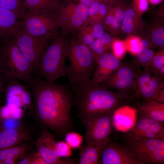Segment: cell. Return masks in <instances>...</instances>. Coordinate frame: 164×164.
<instances>
[{
	"label": "cell",
	"instance_id": "816d5d0a",
	"mask_svg": "<svg viewBox=\"0 0 164 164\" xmlns=\"http://www.w3.org/2000/svg\"><path fill=\"white\" fill-rule=\"evenodd\" d=\"M160 74L164 76V66L162 67L159 70V71Z\"/></svg>",
	"mask_w": 164,
	"mask_h": 164
},
{
	"label": "cell",
	"instance_id": "7bdbcfd3",
	"mask_svg": "<svg viewBox=\"0 0 164 164\" xmlns=\"http://www.w3.org/2000/svg\"><path fill=\"white\" fill-rule=\"evenodd\" d=\"M32 155L23 156L18 162L19 164H32Z\"/></svg>",
	"mask_w": 164,
	"mask_h": 164
},
{
	"label": "cell",
	"instance_id": "7402d4cb",
	"mask_svg": "<svg viewBox=\"0 0 164 164\" xmlns=\"http://www.w3.org/2000/svg\"><path fill=\"white\" fill-rule=\"evenodd\" d=\"M111 38L107 34H104L88 46L95 60L104 54L112 41Z\"/></svg>",
	"mask_w": 164,
	"mask_h": 164
},
{
	"label": "cell",
	"instance_id": "d4e9b609",
	"mask_svg": "<svg viewBox=\"0 0 164 164\" xmlns=\"http://www.w3.org/2000/svg\"><path fill=\"white\" fill-rule=\"evenodd\" d=\"M22 2V0H0V8L12 11L21 17Z\"/></svg>",
	"mask_w": 164,
	"mask_h": 164
},
{
	"label": "cell",
	"instance_id": "2e32d148",
	"mask_svg": "<svg viewBox=\"0 0 164 164\" xmlns=\"http://www.w3.org/2000/svg\"><path fill=\"white\" fill-rule=\"evenodd\" d=\"M63 2V0H23L22 13L43 12L56 13Z\"/></svg>",
	"mask_w": 164,
	"mask_h": 164
},
{
	"label": "cell",
	"instance_id": "ac0fdd59",
	"mask_svg": "<svg viewBox=\"0 0 164 164\" xmlns=\"http://www.w3.org/2000/svg\"><path fill=\"white\" fill-rule=\"evenodd\" d=\"M14 12L0 8V37H12L19 29L18 18Z\"/></svg>",
	"mask_w": 164,
	"mask_h": 164
},
{
	"label": "cell",
	"instance_id": "836d02e7",
	"mask_svg": "<svg viewBox=\"0 0 164 164\" xmlns=\"http://www.w3.org/2000/svg\"><path fill=\"white\" fill-rule=\"evenodd\" d=\"M149 84V86L157 92L163 87V84L161 82L160 80L156 77L152 76L150 79Z\"/></svg>",
	"mask_w": 164,
	"mask_h": 164
},
{
	"label": "cell",
	"instance_id": "f1b7e54d",
	"mask_svg": "<svg viewBox=\"0 0 164 164\" xmlns=\"http://www.w3.org/2000/svg\"><path fill=\"white\" fill-rule=\"evenodd\" d=\"M153 56V51L148 48L139 50L137 53L139 60L143 64L149 63L152 60Z\"/></svg>",
	"mask_w": 164,
	"mask_h": 164
},
{
	"label": "cell",
	"instance_id": "d590c367",
	"mask_svg": "<svg viewBox=\"0 0 164 164\" xmlns=\"http://www.w3.org/2000/svg\"><path fill=\"white\" fill-rule=\"evenodd\" d=\"M100 5V2L94 1L88 7V15L87 20L91 19L97 13Z\"/></svg>",
	"mask_w": 164,
	"mask_h": 164
},
{
	"label": "cell",
	"instance_id": "9a60e30c",
	"mask_svg": "<svg viewBox=\"0 0 164 164\" xmlns=\"http://www.w3.org/2000/svg\"><path fill=\"white\" fill-rule=\"evenodd\" d=\"M28 131L19 127L0 129V150L23 144L30 138Z\"/></svg>",
	"mask_w": 164,
	"mask_h": 164
},
{
	"label": "cell",
	"instance_id": "8992f818",
	"mask_svg": "<svg viewBox=\"0 0 164 164\" xmlns=\"http://www.w3.org/2000/svg\"><path fill=\"white\" fill-rule=\"evenodd\" d=\"M138 164H164V139L127 136L124 145Z\"/></svg>",
	"mask_w": 164,
	"mask_h": 164
},
{
	"label": "cell",
	"instance_id": "f5cc1de1",
	"mask_svg": "<svg viewBox=\"0 0 164 164\" xmlns=\"http://www.w3.org/2000/svg\"><path fill=\"white\" fill-rule=\"evenodd\" d=\"M2 39H3L2 38H1V37H0V41H1V40H2ZM0 45H1V44H0Z\"/></svg>",
	"mask_w": 164,
	"mask_h": 164
},
{
	"label": "cell",
	"instance_id": "e575fe53",
	"mask_svg": "<svg viewBox=\"0 0 164 164\" xmlns=\"http://www.w3.org/2000/svg\"><path fill=\"white\" fill-rule=\"evenodd\" d=\"M114 55L119 59L123 55L125 51L124 46L122 43L120 42L114 43L113 46Z\"/></svg>",
	"mask_w": 164,
	"mask_h": 164
},
{
	"label": "cell",
	"instance_id": "d6a6232c",
	"mask_svg": "<svg viewBox=\"0 0 164 164\" xmlns=\"http://www.w3.org/2000/svg\"><path fill=\"white\" fill-rule=\"evenodd\" d=\"M12 108L6 104L0 108V119L3 120L12 118Z\"/></svg>",
	"mask_w": 164,
	"mask_h": 164
},
{
	"label": "cell",
	"instance_id": "d6986e66",
	"mask_svg": "<svg viewBox=\"0 0 164 164\" xmlns=\"http://www.w3.org/2000/svg\"><path fill=\"white\" fill-rule=\"evenodd\" d=\"M138 111L140 118H147L164 122V104L154 100L146 101L138 106Z\"/></svg>",
	"mask_w": 164,
	"mask_h": 164
},
{
	"label": "cell",
	"instance_id": "f546056e",
	"mask_svg": "<svg viewBox=\"0 0 164 164\" xmlns=\"http://www.w3.org/2000/svg\"><path fill=\"white\" fill-rule=\"evenodd\" d=\"M164 28H159L154 30L152 34L153 42L157 45L160 46H164Z\"/></svg>",
	"mask_w": 164,
	"mask_h": 164
},
{
	"label": "cell",
	"instance_id": "9c48e42d",
	"mask_svg": "<svg viewBox=\"0 0 164 164\" xmlns=\"http://www.w3.org/2000/svg\"><path fill=\"white\" fill-rule=\"evenodd\" d=\"M56 13L58 26L65 33L82 26L88 17V7L76 1L63 2Z\"/></svg>",
	"mask_w": 164,
	"mask_h": 164
},
{
	"label": "cell",
	"instance_id": "b9f144b4",
	"mask_svg": "<svg viewBox=\"0 0 164 164\" xmlns=\"http://www.w3.org/2000/svg\"><path fill=\"white\" fill-rule=\"evenodd\" d=\"M139 42L137 39H134L131 41L130 49L132 53L137 54L139 50Z\"/></svg>",
	"mask_w": 164,
	"mask_h": 164
},
{
	"label": "cell",
	"instance_id": "484cf974",
	"mask_svg": "<svg viewBox=\"0 0 164 164\" xmlns=\"http://www.w3.org/2000/svg\"><path fill=\"white\" fill-rule=\"evenodd\" d=\"M135 14L134 10L131 9H128L125 12L121 27V30L124 32L128 33L132 30Z\"/></svg>",
	"mask_w": 164,
	"mask_h": 164
},
{
	"label": "cell",
	"instance_id": "cb8c5ba5",
	"mask_svg": "<svg viewBox=\"0 0 164 164\" xmlns=\"http://www.w3.org/2000/svg\"><path fill=\"white\" fill-rule=\"evenodd\" d=\"M80 28L79 41L88 46L95 40L93 35V27L84 24Z\"/></svg>",
	"mask_w": 164,
	"mask_h": 164
},
{
	"label": "cell",
	"instance_id": "6da1fadb",
	"mask_svg": "<svg viewBox=\"0 0 164 164\" xmlns=\"http://www.w3.org/2000/svg\"><path fill=\"white\" fill-rule=\"evenodd\" d=\"M30 91L33 109L38 120L45 127L59 134L70 132L72 126V90L68 84L33 79Z\"/></svg>",
	"mask_w": 164,
	"mask_h": 164
},
{
	"label": "cell",
	"instance_id": "ba28073f",
	"mask_svg": "<svg viewBox=\"0 0 164 164\" xmlns=\"http://www.w3.org/2000/svg\"><path fill=\"white\" fill-rule=\"evenodd\" d=\"M11 37L30 63L34 71L37 70L47 47L48 37L34 36L19 29Z\"/></svg>",
	"mask_w": 164,
	"mask_h": 164
},
{
	"label": "cell",
	"instance_id": "52a82bcc",
	"mask_svg": "<svg viewBox=\"0 0 164 164\" xmlns=\"http://www.w3.org/2000/svg\"><path fill=\"white\" fill-rule=\"evenodd\" d=\"M19 21V28L37 37L53 35L59 27L56 19L51 13L43 12H27L22 15Z\"/></svg>",
	"mask_w": 164,
	"mask_h": 164
},
{
	"label": "cell",
	"instance_id": "5bb4252c",
	"mask_svg": "<svg viewBox=\"0 0 164 164\" xmlns=\"http://www.w3.org/2000/svg\"><path fill=\"white\" fill-rule=\"evenodd\" d=\"M119 59L114 55L105 53L96 60L91 79L101 84L108 80L120 65Z\"/></svg>",
	"mask_w": 164,
	"mask_h": 164
},
{
	"label": "cell",
	"instance_id": "4dcf8cb0",
	"mask_svg": "<svg viewBox=\"0 0 164 164\" xmlns=\"http://www.w3.org/2000/svg\"><path fill=\"white\" fill-rule=\"evenodd\" d=\"M125 12L121 9L118 8L115 12L113 22L111 24L115 29L118 28L121 26L124 20Z\"/></svg>",
	"mask_w": 164,
	"mask_h": 164
},
{
	"label": "cell",
	"instance_id": "ee69618b",
	"mask_svg": "<svg viewBox=\"0 0 164 164\" xmlns=\"http://www.w3.org/2000/svg\"><path fill=\"white\" fill-rule=\"evenodd\" d=\"M63 1H74L83 4L88 7L94 1V0H63Z\"/></svg>",
	"mask_w": 164,
	"mask_h": 164
},
{
	"label": "cell",
	"instance_id": "277c9868",
	"mask_svg": "<svg viewBox=\"0 0 164 164\" xmlns=\"http://www.w3.org/2000/svg\"><path fill=\"white\" fill-rule=\"evenodd\" d=\"M67 56L70 64L66 66V76L72 90L91 78L96 61L89 47L79 41L72 40L69 44Z\"/></svg>",
	"mask_w": 164,
	"mask_h": 164
},
{
	"label": "cell",
	"instance_id": "f907efd6",
	"mask_svg": "<svg viewBox=\"0 0 164 164\" xmlns=\"http://www.w3.org/2000/svg\"><path fill=\"white\" fill-rule=\"evenodd\" d=\"M153 5H157L160 3L163 0H148Z\"/></svg>",
	"mask_w": 164,
	"mask_h": 164
},
{
	"label": "cell",
	"instance_id": "ffe728a7",
	"mask_svg": "<svg viewBox=\"0 0 164 164\" xmlns=\"http://www.w3.org/2000/svg\"><path fill=\"white\" fill-rule=\"evenodd\" d=\"M78 164H97L100 162L101 148L92 144L80 148Z\"/></svg>",
	"mask_w": 164,
	"mask_h": 164
},
{
	"label": "cell",
	"instance_id": "681fc988",
	"mask_svg": "<svg viewBox=\"0 0 164 164\" xmlns=\"http://www.w3.org/2000/svg\"><path fill=\"white\" fill-rule=\"evenodd\" d=\"M94 1H97L100 3H104L106 4L111 5L116 0H94Z\"/></svg>",
	"mask_w": 164,
	"mask_h": 164
},
{
	"label": "cell",
	"instance_id": "30bf717a",
	"mask_svg": "<svg viewBox=\"0 0 164 164\" xmlns=\"http://www.w3.org/2000/svg\"><path fill=\"white\" fill-rule=\"evenodd\" d=\"M113 114L96 118L85 125L86 145H94L101 149L109 141L114 126Z\"/></svg>",
	"mask_w": 164,
	"mask_h": 164
},
{
	"label": "cell",
	"instance_id": "c3c4849f",
	"mask_svg": "<svg viewBox=\"0 0 164 164\" xmlns=\"http://www.w3.org/2000/svg\"><path fill=\"white\" fill-rule=\"evenodd\" d=\"M18 159L16 158H8L5 160L3 162V164H14Z\"/></svg>",
	"mask_w": 164,
	"mask_h": 164
},
{
	"label": "cell",
	"instance_id": "e0dca14e",
	"mask_svg": "<svg viewBox=\"0 0 164 164\" xmlns=\"http://www.w3.org/2000/svg\"><path fill=\"white\" fill-rule=\"evenodd\" d=\"M8 83L5 88L6 97L15 95L21 100L23 107L25 109H32L33 108L31 93L19 81L16 79L7 80Z\"/></svg>",
	"mask_w": 164,
	"mask_h": 164
},
{
	"label": "cell",
	"instance_id": "ab89813d",
	"mask_svg": "<svg viewBox=\"0 0 164 164\" xmlns=\"http://www.w3.org/2000/svg\"><path fill=\"white\" fill-rule=\"evenodd\" d=\"M12 111L11 118L17 120L19 119L23 115L24 112L21 107L12 108Z\"/></svg>",
	"mask_w": 164,
	"mask_h": 164
},
{
	"label": "cell",
	"instance_id": "8fae6325",
	"mask_svg": "<svg viewBox=\"0 0 164 164\" xmlns=\"http://www.w3.org/2000/svg\"><path fill=\"white\" fill-rule=\"evenodd\" d=\"M136 75L131 66L120 64L112 76L101 85L129 97L130 94L136 91Z\"/></svg>",
	"mask_w": 164,
	"mask_h": 164
},
{
	"label": "cell",
	"instance_id": "7a4b0ae2",
	"mask_svg": "<svg viewBox=\"0 0 164 164\" xmlns=\"http://www.w3.org/2000/svg\"><path fill=\"white\" fill-rule=\"evenodd\" d=\"M72 90L73 106L84 126L96 118L112 114L129 102V97L107 88L91 78Z\"/></svg>",
	"mask_w": 164,
	"mask_h": 164
},
{
	"label": "cell",
	"instance_id": "bcb514c9",
	"mask_svg": "<svg viewBox=\"0 0 164 164\" xmlns=\"http://www.w3.org/2000/svg\"><path fill=\"white\" fill-rule=\"evenodd\" d=\"M114 16L111 14H108L106 17L105 22L107 25H111L114 21Z\"/></svg>",
	"mask_w": 164,
	"mask_h": 164
},
{
	"label": "cell",
	"instance_id": "1f68e13d",
	"mask_svg": "<svg viewBox=\"0 0 164 164\" xmlns=\"http://www.w3.org/2000/svg\"><path fill=\"white\" fill-rule=\"evenodd\" d=\"M153 58L152 65L155 70L159 71L160 69L164 66V53L156 55Z\"/></svg>",
	"mask_w": 164,
	"mask_h": 164
},
{
	"label": "cell",
	"instance_id": "44dd1931",
	"mask_svg": "<svg viewBox=\"0 0 164 164\" xmlns=\"http://www.w3.org/2000/svg\"><path fill=\"white\" fill-rule=\"evenodd\" d=\"M134 129L156 133L164 138V123L145 117H141Z\"/></svg>",
	"mask_w": 164,
	"mask_h": 164
},
{
	"label": "cell",
	"instance_id": "4316f807",
	"mask_svg": "<svg viewBox=\"0 0 164 164\" xmlns=\"http://www.w3.org/2000/svg\"><path fill=\"white\" fill-rule=\"evenodd\" d=\"M83 137L80 134L74 132H69L66 135V142L71 148H80L83 141Z\"/></svg>",
	"mask_w": 164,
	"mask_h": 164
},
{
	"label": "cell",
	"instance_id": "f35d334b",
	"mask_svg": "<svg viewBox=\"0 0 164 164\" xmlns=\"http://www.w3.org/2000/svg\"><path fill=\"white\" fill-rule=\"evenodd\" d=\"M4 120L3 125L5 127L3 128H14L20 127L17 120L10 118Z\"/></svg>",
	"mask_w": 164,
	"mask_h": 164
},
{
	"label": "cell",
	"instance_id": "3957f363",
	"mask_svg": "<svg viewBox=\"0 0 164 164\" xmlns=\"http://www.w3.org/2000/svg\"><path fill=\"white\" fill-rule=\"evenodd\" d=\"M2 40L0 46V72L7 80L16 79L29 83L33 68L12 38Z\"/></svg>",
	"mask_w": 164,
	"mask_h": 164
},
{
	"label": "cell",
	"instance_id": "60d3db41",
	"mask_svg": "<svg viewBox=\"0 0 164 164\" xmlns=\"http://www.w3.org/2000/svg\"><path fill=\"white\" fill-rule=\"evenodd\" d=\"M32 164H46L44 160L38 151L32 155Z\"/></svg>",
	"mask_w": 164,
	"mask_h": 164
},
{
	"label": "cell",
	"instance_id": "83f0119b",
	"mask_svg": "<svg viewBox=\"0 0 164 164\" xmlns=\"http://www.w3.org/2000/svg\"><path fill=\"white\" fill-rule=\"evenodd\" d=\"M71 148L66 142L62 141L56 142V151L60 157L71 156L72 154Z\"/></svg>",
	"mask_w": 164,
	"mask_h": 164
},
{
	"label": "cell",
	"instance_id": "7dc6e473",
	"mask_svg": "<svg viewBox=\"0 0 164 164\" xmlns=\"http://www.w3.org/2000/svg\"><path fill=\"white\" fill-rule=\"evenodd\" d=\"M4 78L0 72V97L3 92H4Z\"/></svg>",
	"mask_w": 164,
	"mask_h": 164
},
{
	"label": "cell",
	"instance_id": "f6af8a7d",
	"mask_svg": "<svg viewBox=\"0 0 164 164\" xmlns=\"http://www.w3.org/2000/svg\"><path fill=\"white\" fill-rule=\"evenodd\" d=\"M149 45V43L147 40L146 39H143L139 43L138 51L144 49L148 48Z\"/></svg>",
	"mask_w": 164,
	"mask_h": 164
},
{
	"label": "cell",
	"instance_id": "8d00e7d4",
	"mask_svg": "<svg viewBox=\"0 0 164 164\" xmlns=\"http://www.w3.org/2000/svg\"><path fill=\"white\" fill-rule=\"evenodd\" d=\"M93 35L95 39L98 38L104 34V27L100 24H95L93 26Z\"/></svg>",
	"mask_w": 164,
	"mask_h": 164
},
{
	"label": "cell",
	"instance_id": "7c38bea8",
	"mask_svg": "<svg viewBox=\"0 0 164 164\" xmlns=\"http://www.w3.org/2000/svg\"><path fill=\"white\" fill-rule=\"evenodd\" d=\"M35 144L46 164H73L70 159H61L56 151L54 136L45 127H43Z\"/></svg>",
	"mask_w": 164,
	"mask_h": 164
},
{
	"label": "cell",
	"instance_id": "5b68a950",
	"mask_svg": "<svg viewBox=\"0 0 164 164\" xmlns=\"http://www.w3.org/2000/svg\"><path fill=\"white\" fill-rule=\"evenodd\" d=\"M69 50V44L62 37L56 39L47 46L37 70L45 80L52 83L66 76L65 60Z\"/></svg>",
	"mask_w": 164,
	"mask_h": 164
},
{
	"label": "cell",
	"instance_id": "74e56055",
	"mask_svg": "<svg viewBox=\"0 0 164 164\" xmlns=\"http://www.w3.org/2000/svg\"><path fill=\"white\" fill-rule=\"evenodd\" d=\"M134 4L140 10L145 12L148 8L149 1L148 0H134Z\"/></svg>",
	"mask_w": 164,
	"mask_h": 164
},
{
	"label": "cell",
	"instance_id": "603a6c76",
	"mask_svg": "<svg viewBox=\"0 0 164 164\" xmlns=\"http://www.w3.org/2000/svg\"><path fill=\"white\" fill-rule=\"evenodd\" d=\"M29 148L28 144L23 143L0 150V164H3V162L8 158H21Z\"/></svg>",
	"mask_w": 164,
	"mask_h": 164
},
{
	"label": "cell",
	"instance_id": "4fadbf2b",
	"mask_svg": "<svg viewBox=\"0 0 164 164\" xmlns=\"http://www.w3.org/2000/svg\"><path fill=\"white\" fill-rule=\"evenodd\" d=\"M100 162L102 164H138L124 146L110 139L101 149Z\"/></svg>",
	"mask_w": 164,
	"mask_h": 164
}]
</instances>
